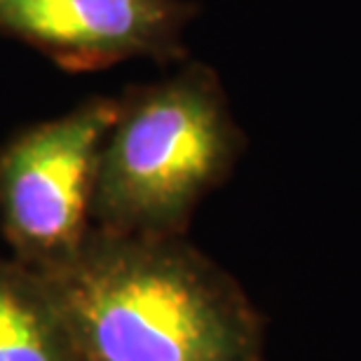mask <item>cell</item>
<instances>
[{"mask_svg": "<svg viewBox=\"0 0 361 361\" xmlns=\"http://www.w3.org/2000/svg\"><path fill=\"white\" fill-rule=\"evenodd\" d=\"M73 361H263V319L240 284L178 237L92 228L35 272Z\"/></svg>", "mask_w": 361, "mask_h": 361, "instance_id": "cell-1", "label": "cell"}, {"mask_svg": "<svg viewBox=\"0 0 361 361\" xmlns=\"http://www.w3.org/2000/svg\"><path fill=\"white\" fill-rule=\"evenodd\" d=\"M240 148L212 78L185 73L136 94L101 146L92 216L115 233L178 237Z\"/></svg>", "mask_w": 361, "mask_h": 361, "instance_id": "cell-2", "label": "cell"}, {"mask_svg": "<svg viewBox=\"0 0 361 361\" xmlns=\"http://www.w3.org/2000/svg\"><path fill=\"white\" fill-rule=\"evenodd\" d=\"M118 108L92 101L0 150V221L14 261L28 270L59 268L90 235L99 155Z\"/></svg>", "mask_w": 361, "mask_h": 361, "instance_id": "cell-3", "label": "cell"}, {"mask_svg": "<svg viewBox=\"0 0 361 361\" xmlns=\"http://www.w3.org/2000/svg\"><path fill=\"white\" fill-rule=\"evenodd\" d=\"M180 21L171 0H0V26L78 59L153 52Z\"/></svg>", "mask_w": 361, "mask_h": 361, "instance_id": "cell-4", "label": "cell"}, {"mask_svg": "<svg viewBox=\"0 0 361 361\" xmlns=\"http://www.w3.org/2000/svg\"><path fill=\"white\" fill-rule=\"evenodd\" d=\"M0 361H73L40 277L0 258Z\"/></svg>", "mask_w": 361, "mask_h": 361, "instance_id": "cell-5", "label": "cell"}]
</instances>
